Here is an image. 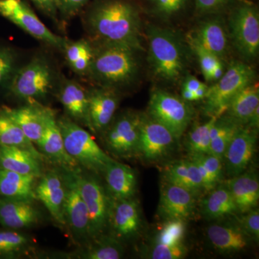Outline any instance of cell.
Masks as SVG:
<instances>
[{
	"label": "cell",
	"instance_id": "1",
	"mask_svg": "<svg viewBox=\"0 0 259 259\" xmlns=\"http://www.w3.org/2000/svg\"><path fill=\"white\" fill-rule=\"evenodd\" d=\"M83 22L90 40L144 50L141 10L134 0H94Z\"/></svg>",
	"mask_w": 259,
	"mask_h": 259
},
{
	"label": "cell",
	"instance_id": "2",
	"mask_svg": "<svg viewBox=\"0 0 259 259\" xmlns=\"http://www.w3.org/2000/svg\"><path fill=\"white\" fill-rule=\"evenodd\" d=\"M93 46L94 56L88 77L99 86L116 90L134 82L139 73L141 51L118 44Z\"/></svg>",
	"mask_w": 259,
	"mask_h": 259
},
{
	"label": "cell",
	"instance_id": "3",
	"mask_svg": "<svg viewBox=\"0 0 259 259\" xmlns=\"http://www.w3.org/2000/svg\"><path fill=\"white\" fill-rule=\"evenodd\" d=\"M146 31L148 61L158 79L175 82L187 66V49L182 37L175 30L150 25Z\"/></svg>",
	"mask_w": 259,
	"mask_h": 259
},
{
	"label": "cell",
	"instance_id": "4",
	"mask_svg": "<svg viewBox=\"0 0 259 259\" xmlns=\"http://www.w3.org/2000/svg\"><path fill=\"white\" fill-rule=\"evenodd\" d=\"M59 81L49 59L37 55L28 64L17 68L5 90L18 100L41 103L57 90Z\"/></svg>",
	"mask_w": 259,
	"mask_h": 259
},
{
	"label": "cell",
	"instance_id": "5",
	"mask_svg": "<svg viewBox=\"0 0 259 259\" xmlns=\"http://www.w3.org/2000/svg\"><path fill=\"white\" fill-rule=\"evenodd\" d=\"M57 120L68 154L88 171L96 175L103 173L113 158L100 147L82 126L66 115L57 117Z\"/></svg>",
	"mask_w": 259,
	"mask_h": 259
},
{
	"label": "cell",
	"instance_id": "6",
	"mask_svg": "<svg viewBox=\"0 0 259 259\" xmlns=\"http://www.w3.org/2000/svg\"><path fill=\"white\" fill-rule=\"evenodd\" d=\"M229 37L240 55L251 61L258 55L259 13L256 5L238 1L229 10Z\"/></svg>",
	"mask_w": 259,
	"mask_h": 259
},
{
	"label": "cell",
	"instance_id": "7",
	"mask_svg": "<svg viewBox=\"0 0 259 259\" xmlns=\"http://www.w3.org/2000/svg\"><path fill=\"white\" fill-rule=\"evenodd\" d=\"M255 71L243 61L230 64L221 79L208 88L204 97V111L209 117H218L226 113L232 99L242 89L253 82Z\"/></svg>",
	"mask_w": 259,
	"mask_h": 259
},
{
	"label": "cell",
	"instance_id": "8",
	"mask_svg": "<svg viewBox=\"0 0 259 259\" xmlns=\"http://www.w3.org/2000/svg\"><path fill=\"white\" fill-rule=\"evenodd\" d=\"M80 193L88 207L90 216V240L104 234L109 227L112 199L106 187L96 177V174H83L75 171Z\"/></svg>",
	"mask_w": 259,
	"mask_h": 259
},
{
	"label": "cell",
	"instance_id": "9",
	"mask_svg": "<svg viewBox=\"0 0 259 259\" xmlns=\"http://www.w3.org/2000/svg\"><path fill=\"white\" fill-rule=\"evenodd\" d=\"M148 115L164 125L179 140L190 125L193 110L188 102L158 89L151 94Z\"/></svg>",
	"mask_w": 259,
	"mask_h": 259
},
{
	"label": "cell",
	"instance_id": "10",
	"mask_svg": "<svg viewBox=\"0 0 259 259\" xmlns=\"http://www.w3.org/2000/svg\"><path fill=\"white\" fill-rule=\"evenodd\" d=\"M0 15L28 35L58 50L64 51L69 41L49 30L24 0H0Z\"/></svg>",
	"mask_w": 259,
	"mask_h": 259
},
{
	"label": "cell",
	"instance_id": "11",
	"mask_svg": "<svg viewBox=\"0 0 259 259\" xmlns=\"http://www.w3.org/2000/svg\"><path fill=\"white\" fill-rule=\"evenodd\" d=\"M59 169L66 185L64 206L65 228L69 230L70 236L75 243L78 245H83L90 241V216L76 182V170L61 168Z\"/></svg>",
	"mask_w": 259,
	"mask_h": 259
},
{
	"label": "cell",
	"instance_id": "12",
	"mask_svg": "<svg viewBox=\"0 0 259 259\" xmlns=\"http://www.w3.org/2000/svg\"><path fill=\"white\" fill-rule=\"evenodd\" d=\"M141 114L122 112L114 117L101 135L107 151L117 158H128L137 155Z\"/></svg>",
	"mask_w": 259,
	"mask_h": 259
},
{
	"label": "cell",
	"instance_id": "13",
	"mask_svg": "<svg viewBox=\"0 0 259 259\" xmlns=\"http://www.w3.org/2000/svg\"><path fill=\"white\" fill-rule=\"evenodd\" d=\"M176 141L164 125L141 114L137 156L146 161H158L171 152Z\"/></svg>",
	"mask_w": 259,
	"mask_h": 259
},
{
	"label": "cell",
	"instance_id": "14",
	"mask_svg": "<svg viewBox=\"0 0 259 259\" xmlns=\"http://www.w3.org/2000/svg\"><path fill=\"white\" fill-rule=\"evenodd\" d=\"M35 146L44 159H47L59 168L68 170L80 169L79 164L65 149L56 112L49 107H46L44 133Z\"/></svg>",
	"mask_w": 259,
	"mask_h": 259
},
{
	"label": "cell",
	"instance_id": "15",
	"mask_svg": "<svg viewBox=\"0 0 259 259\" xmlns=\"http://www.w3.org/2000/svg\"><path fill=\"white\" fill-rule=\"evenodd\" d=\"M257 132L247 126H241L227 147L223 162L227 176L241 175L248 168L255 149Z\"/></svg>",
	"mask_w": 259,
	"mask_h": 259
},
{
	"label": "cell",
	"instance_id": "16",
	"mask_svg": "<svg viewBox=\"0 0 259 259\" xmlns=\"http://www.w3.org/2000/svg\"><path fill=\"white\" fill-rule=\"evenodd\" d=\"M35 194L36 199L42 202L54 221L59 226L65 227L66 185L59 168L44 172L37 180Z\"/></svg>",
	"mask_w": 259,
	"mask_h": 259
},
{
	"label": "cell",
	"instance_id": "17",
	"mask_svg": "<svg viewBox=\"0 0 259 259\" xmlns=\"http://www.w3.org/2000/svg\"><path fill=\"white\" fill-rule=\"evenodd\" d=\"M88 90L91 132L102 134L111 123L120 103L117 90L99 86Z\"/></svg>",
	"mask_w": 259,
	"mask_h": 259
},
{
	"label": "cell",
	"instance_id": "18",
	"mask_svg": "<svg viewBox=\"0 0 259 259\" xmlns=\"http://www.w3.org/2000/svg\"><path fill=\"white\" fill-rule=\"evenodd\" d=\"M112 235L121 242L129 241L141 228L139 205L134 198L112 200L109 227Z\"/></svg>",
	"mask_w": 259,
	"mask_h": 259
},
{
	"label": "cell",
	"instance_id": "19",
	"mask_svg": "<svg viewBox=\"0 0 259 259\" xmlns=\"http://www.w3.org/2000/svg\"><path fill=\"white\" fill-rule=\"evenodd\" d=\"M58 97L65 113L71 120L91 131L89 117L88 90L75 80L61 78L58 85Z\"/></svg>",
	"mask_w": 259,
	"mask_h": 259
},
{
	"label": "cell",
	"instance_id": "20",
	"mask_svg": "<svg viewBox=\"0 0 259 259\" xmlns=\"http://www.w3.org/2000/svg\"><path fill=\"white\" fill-rule=\"evenodd\" d=\"M199 22L187 36L223 59L229 49V34L221 15H209Z\"/></svg>",
	"mask_w": 259,
	"mask_h": 259
},
{
	"label": "cell",
	"instance_id": "21",
	"mask_svg": "<svg viewBox=\"0 0 259 259\" xmlns=\"http://www.w3.org/2000/svg\"><path fill=\"white\" fill-rule=\"evenodd\" d=\"M194 194L191 191L168 183L161 191L158 213L165 221L180 219L185 221L190 217L195 208Z\"/></svg>",
	"mask_w": 259,
	"mask_h": 259
},
{
	"label": "cell",
	"instance_id": "22",
	"mask_svg": "<svg viewBox=\"0 0 259 259\" xmlns=\"http://www.w3.org/2000/svg\"><path fill=\"white\" fill-rule=\"evenodd\" d=\"M122 242L111 234L100 235L84 244L79 245L77 249L71 253H53L51 258L69 259H119L124 255Z\"/></svg>",
	"mask_w": 259,
	"mask_h": 259
},
{
	"label": "cell",
	"instance_id": "23",
	"mask_svg": "<svg viewBox=\"0 0 259 259\" xmlns=\"http://www.w3.org/2000/svg\"><path fill=\"white\" fill-rule=\"evenodd\" d=\"M41 220L33 202L0 198V225L4 228L20 231L37 226Z\"/></svg>",
	"mask_w": 259,
	"mask_h": 259
},
{
	"label": "cell",
	"instance_id": "24",
	"mask_svg": "<svg viewBox=\"0 0 259 259\" xmlns=\"http://www.w3.org/2000/svg\"><path fill=\"white\" fill-rule=\"evenodd\" d=\"M107 192L114 200L134 198L137 190V177L131 167L120 162H110L103 173Z\"/></svg>",
	"mask_w": 259,
	"mask_h": 259
},
{
	"label": "cell",
	"instance_id": "25",
	"mask_svg": "<svg viewBox=\"0 0 259 259\" xmlns=\"http://www.w3.org/2000/svg\"><path fill=\"white\" fill-rule=\"evenodd\" d=\"M3 107L35 146L44 133L47 107L40 102H27L26 105L16 108Z\"/></svg>",
	"mask_w": 259,
	"mask_h": 259
},
{
	"label": "cell",
	"instance_id": "26",
	"mask_svg": "<svg viewBox=\"0 0 259 259\" xmlns=\"http://www.w3.org/2000/svg\"><path fill=\"white\" fill-rule=\"evenodd\" d=\"M227 188L231 192L238 212L244 214L255 209L259 200V182L254 171H244L227 181Z\"/></svg>",
	"mask_w": 259,
	"mask_h": 259
},
{
	"label": "cell",
	"instance_id": "27",
	"mask_svg": "<svg viewBox=\"0 0 259 259\" xmlns=\"http://www.w3.org/2000/svg\"><path fill=\"white\" fill-rule=\"evenodd\" d=\"M44 160L28 150L15 146H0V168L21 175L40 177Z\"/></svg>",
	"mask_w": 259,
	"mask_h": 259
},
{
	"label": "cell",
	"instance_id": "28",
	"mask_svg": "<svg viewBox=\"0 0 259 259\" xmlns=\"http://www.w3.org/2000/svg\"><path fill=\"white\" fill-rule=\"evenodd\" d=\"M39 178L0 168V198L34 202Z\"/></svg>",
	"mask_w": 259,
	"mask_h": 259
},
{
	"label": "cell",
	"instance_id": "29",
	"mask_svg": "<svg viewBox=\"0 0 259 259\" xmlns=\"http://www.w3.org/2000/svg\"><path fill=\"white\" fill-rule=\"evenodd\" d=\"M209 241L216 249L223 253H236L248 245L246 234L239 226L213 224L207 228Z\"/></svg>",
	"mask_w": 259,
	"mask_h": 259
},
{
	"label": "cell",
	"instance_id": "30",
	"mask_svg": "<svg viewBox=\"0 0 259 259\" xmlns=\"http://www.w3.org/2000/svg\"><path fill=\"white\" fill-rule=\"evenodd\" d=\"M258 107V83L252 82L242 89L232 99L226 113L238 124L244 126L249 120L250 115Z\"/></svg>",
	"mask_w": 259,
	"mask_h": 259
},
{
	"label": "cell",
	"instance_id": "31",
	"mask_svg": "<svg viewBox=\"0 0 259 259\" xmlns=\"http://www.w3.org/2000/svg\"><path fill=\"white\" fill-rule=\"evenodd\" d=\"M164 178L166 182L184 187L194 194L203 190L198 168L190 158L170 164L165 170Z\"/></svg>",
	"mask_w": 259,
	"mask_h": 259
},
{
	"label": "cell",
	"instance_id": "32",
	"mask_svg": "<svg viewBox=\"0 0 259 259\" xmlns=\"http://www.w3.org/2000/svg\"><path fill=\"white\" fill-rule=\"evenodd\" d=\"M35 252L33 239L18 230H0V258L32 256Z\"/></svg>",
	"mask_w": 259,
	"mask_h": 259
},
{
	"label": "cell",
	"instance_id": "33",
	"mask_svg": "<svg viewBox=\"0 0 259 259\" xmlns=\"http://www.w3.org/2000/svg\"><path fill=\"white\" fill-rule=\"evenodd\" d=\"M209 192L201 205L204 218L218 220L238 212L233 197L226 185L215 187Z\"/></svg>",
	"mask_w": 259,
	"mask_h": 259
},
{
	"label": "cell",
	"instance_id": "34",
	"mask_svg": "<svg viewBox=\"0 0 259 259\" xmlns=\"http://www.w3.org/2000/svg\"><path fill=\"white\" fill-rule=\"evenodd\" d=\"M63 52L65 59L75 74L88 76L94 56V46L89 39L68 41Z\"/></svg>",
	"mask_w": 259,
	"mask_h": 259
},
{
	"label": "cell",
	"instance_id": "35",
	"mask_svg": "<svg viewBox=\"0 0 259 259\" xmlns=\"http://www.w3.org/2000/svg\"><path fill=\"white\" fill-rule=\"evenodd\" d=\"M0 146L24 148L44 160L35 145L25 136L21 128L8 115L3 107L0 109Z\"/></svg>",
	"mask_w": 259,
	"mask_h": 259
},
{
	"label": "cell",
	"instance_id": "36",
	"mask_svg": "<svg viewBox=\"0 0 259 259\" xmlns=\"http://www.w3.org/2000/svg\"><path fill=\"white\" fill-rule=\"evenodd\" d=\"M241 126L227 115L217 117L211 128L209 153L223 159L227 147Z\"/></svg>",
	"mask_w": 259,
	"mask_h": 259
},
{
	"label": "cell",
	"instance_id": "37",
	"mask_svg": "<svg viewBox=\"0 0 259 259\" xmlns=\"http://www.w3.org/2000/svg\"><path fill=\"white\" fill-rule=\"evenodd\" d=\"M145 8L155 18L169 21L180 16L188 8L191 0H144Z\"/></svg>",
	"mask_w": 259,
	"mask_h": 259
},
{
	"label": "cell",
	"instance_id": "38",
	"mask_svg": "<svg viewBox=\"0 0 259 259\" xmlns=\"http://www.w3.org/2000/svg\"><path fill=\"white\" fill-rule=\"evenodd\" d=\"M217 117H210L207 122L196 125L189 133L186 148L190 154H206L210 149V131Z\"/></svg>",
	"mask_w": 259,
	"mask_h": 259
},
{
	"label": "cell",
	"instance_id": "39",
	"mask_svg": "<svg viewBox=\"0 0 259 259\" xmlns=\"http://www.w3.org/2000/svg\"><path fill=\"white\" fill-rule=\"evenodd\" d=\"M185 221L180 219L167 220L156 238V243L169 245L181 244L185 238Z\"/></svg>",
	"mask_w": 259,
	"mask_h": 259
},
{
	"label": "cell",
	"instance_id": "40",
	"mask_svg": "<svg viewBox=\"0 0 259 259\" xmlns=\"http://www.w3.org/2000/svg\"><path fill=\"white\" fill-rule=\"evenodd\" d=\"M187 42L191 51L194 53L198 59L201 71L204 79L208 81L209 74L217 65L222 62V59L202 47L200 44L191 37L187 36Z\"/></svg>",
	"mask_w": 259,
	"mask_h": 259
},
{
	"label": "cell",
	"instance_id": "41",
	"mask_svg": "<svg viewBox=\"0 0 259 259\" xmlns=\"http://www.w3.org/2000/svg\"><path fill=\"white\" fill-rule=\"evenodd\" d=\"M18 67V54L14 49L0 46V89L6 88Z\"/></svg>",
	"mask_w": 259,
	"mask_h": 259
},
{
	"label": "cell",
	"instance_id": "42",
	"mask_svg": "<svg viewBox=\"0 0 259 259\" xmlns=\"http://www.w3.org/2000/svg\"><path fill=\"white\" fill-rule=\"evenodd\" d=\"M238 0H194V8L201 16L221 15L229 11Z\"/></svg>",
	"mask_w": 259,
	"mask_h": 259
},
{
	"label": "cell",
	"instance_id": "43",
	"mask_svg": "<svg viewBox=\"0 0 259 259\" xmlns=\"http://www.w3.org/2000/svg\"><path fill=\"white\" fill-rule=\"evenodd\" d=\"M196 156L199 158L202 164L208 174L209 180L214 188L217 187L218 183L221 182L223 177V159L217 156L206 153H196Z\"/></svg>",
	"mask_w": 259,
	"mask_h": 259
},
{
	"label": "cell",
	"instance_id": "44",
	"mask_svg": "<svg viewBox=\"0 0 259 259\" xmlns=\"http://www.w3.org/2000/svg\"><path fill=\"white\" fill-rule=\"evenodd\" d=\"M187 248L183 243L169 245L156 243L149 251L148 258L153 259H180L185 258Z\"/></svg>",
	"mask_w": 259,
	"mask_h": 259
},
{
	"label": "cell",
	"instance_id": "45",
	"mask_svg": "<svg viewBox=\"0 0 259 259\" xmlns=\"http://www.w3.org/2000/svg\"><path fill=\"white\" fill-rule=\"evenodd\" d=\"M245 215L238 220L240 228L247 236H250L258 241L259 239V211L253 209L244 213Z\"/></svg>",
	"mask_w": 259,
	"mask_h": 259
},
{
	"label": "cell",
	"instance_id": "46",
	"mask_svg": "<svg viewBox=\"0 0 259 259\" xmlns=\"http://www.w3.org/2000/svg\"><path fill=\"white\" fill-rule=\"evenodd\" d=\"M91 0H58L59 15L64 20L74 17L88 5Z\"/></svg>",
	"mask_w": 259,
	"mask_h": 259
},
{
	"label": "cell",
	"instance_id": "47",
	"mask_svg": "<svg viewBox=\"0 0 259 259\" xmlns=\"http://www.w3.org/2000/svg\"><path fill=\"white\" fill-rule=\"evenodd\" d=\"M44 14L57 23L59 20V3L58 0H31Z\"/></svg>",
	"mask_w": 259,
	"mask_h": 259
},
{
	"label": "cell",
	"instance_id": "48",
	"mask_svg": "<svg viewBox=\"0 0 259 259\" xmlns=\"http://www.w3.org/2000/svg\"><path fill=\"white\" fill-rule=\"evenodd\" d=\"M204 84V83L199 81L195 76L189 75V76H186L185 80H184L182 88L187 89V90H190V91L195 92L196 90H198Z\"/></svg>",
	"mask_w": 259,
	"mask_h": 259
},
{
	"label": "cell",
	"instance_id": "49",
	"mask_svg": "<svg viewBox=\"0 0 259 259\" xmlns=\"http://www.w3.org/2000/svg\"><path fill=\"white\" fill-rule=\"evenodd\" d=\"M250 129L254 130L255 131H258L259 127V107H257L254 112L250 115L249 120L247 122L246 125Z\"/></svg>",
	"mask_w": 259,
	"mask_h": 259
},
{
	"label": "cell",
	"instance_id": "50",
	"mask_svg": "<svg viewBox=\"0 0 259 259\" xmlns=\"http://www.w3.org/2000/svg\"><path fill=\"white\" fill-rule=\"evenodd\" d=\"M224 73V66H223V62H221V64L217 65V66L212 70L210 74H209L208 81H218V79L222 77Z\"/></svg>",
	"mask_w": 259,
	"mask_h": 259
},
{
	"label": "cell",
	"instance_id": "51",
	"mask_svg": "<svg viewBox=\"0 0 259 259\" xmlns=\"http://www.w3.org/2000/svg\"><path fill=\"white\" fill-rule=\"evenodd\" d=\"M209 87L207 86V84H204L203 86L199 88L198 90H196L194 92V95H195L196 101H199V100H204L206 95H207V90H208Z\"/></svg>",
	"mask_w": 259,
	"mask_h": 259
},
{
	"label": "cell",
	"instance_id": "52",
	"mask_svg": "<svg viewBox=\"0 0 259 259\" xmlns=\"http://www.w3.org/2000/svg\"><path fill=\"white\" fill-rule=\"evenodd\" d=\"M182 98L185 100L186 102L196 101L194 92L190 91V90L185 88H182Z\"/></svg>",
	"mask_w": 259,
	"mask_h": 259
}]
</instances>
